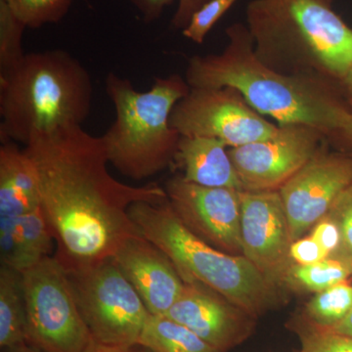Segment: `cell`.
<instances>
[{"label":"cell","instance_id":"f1b7e54d","mask_svg":"<svg viewBox=\"0 0 352 352\" xmlns=\"http://www.w3.org/2000/svg\"><path fill=\"white\" fill-rule=\"evenodd\" d=\"M289 258L296 264L310 265L329 258V254L311 236H308L292 243Z\"/></svg>","mask_w":352,"mask_h":352},{"label":"cell","instance_id":"ffe728a7","mask_svg":"<svg viewBox=\"0 0 352 352\" xmlns=\"http://www.w3.org/2000/svg\"><path fill=\"white\" fill-rule=\"evenodd\" d=\"M352 276V263L339 256H329L310 265L294 263L289 266L284 279L303 291L319 293Z\"/></svg>","mask_w":352,"mask_h":352},{"label":"cell","instance_id":"d6986e66","mask_svg":"<svg viewBox=\"0 0 352 352\" xmlns=\"http://www.w3.org/2000/svg\"><path fill=\"white\" fill-rule=\"evenodd\" d=\"M136 346L153 352H223L166 315L150 314Z\"/></svg>","mask_w":352,"mask_h":352},{"label":"cell","instance_id":"7a4b0ae2","mask_svg":"<svg viewBox=\"0 0 352 352\" xmlns=\"http://www.w3.org/2000/svg\"><path fill=\"white\" fill-rule=\"evenodd\" d=\"M227 44L215 54L189 60L190 87L235 88L252 109L282 124L314 127L329 144L344 151L351 107L340 82L316 75H286L264 66L254 55L247 25L226 29Z\"/></svg>","mask_w":352,"mask_h":352},{"label":"cell","instance_id":"7c38bea8","mask_svg":"<svg viewBox=\"0 0 352 352\" xmlns=\"http://www.w3.org/2000/svg\"><path fill=\"white\" fill-rule=\"evenodd\" d=\"M173 212L191 232L219 251L243 254L238 190L201 186L182 175L164 187Z\"/></svg>","mask_w":352,"mask_h":352},{"label":"cell","instance_id":"277c9868","mask_svg":"<svg viewBox=\"0 0 352 352\" xmlns=\"http://www.w3.org/2000/svg\"><path fill=\"white\" fill-rule=\"evenodd\" d=\"M92 101L91 76L76 58L61 50L25 53L0 78V140L25 146L36 136L82 126Z\"/></svg>","mask_w":352,"mask_h":352},{"label":"cell","instance_id":"44dd1931","mask_svg":"<svg viewBox=\"0 0 352 352\" xmlns=\"http://www.w3.org/2000/svg\"><path fill=\"white\" fill-rule=\"evenodd\" d=\"M19 241L21 272L41 259L52 256L54 234L41 207L19 217Z\"/></svg>","mask_w":352,"mask_h":352},{"label":"cell","instance_id":"4fadbf2b","mask_svg":"<svg viewBox=\"0 0 352 352\" xmlns=\"http://www.w3.org/2000/svg\"><path fill=\"white\" fill-rule=\"evenodd\" d=\"M243 256L276 283L289 268L291 231L279 190L239 192Z\"/></svg>","mask_w":352,"mask_h":352},{"label":"cell","instance_id":"4dcf8cb0","mask_svg":"<svg viewBox=\"0 0 352 352\" xmlns=\"http://www.w3.org/2000/svg\"><path fill=\"white\" fill-rule=\"evenodd\" d=\"M134 347L106 346L94 340L85 352H136Z\"/></svg>","mask_w":352,"mask_h":352},{"label":"cell","instance_id":"7402d4cb","mask_svg":"<svg viewBox=\"0 0 352 352\" xmlns=\"http://www.w3.org/2000/svg\"><path fill=\"white\" fill-rule=\"evenodd\" d=\"M352 309V285L342 282L315 294L307 305L312 325L331 329L344 320Z\"/></svg>","mask_w":352,"mask_h":352},{"label":"cell","instance_id":"cb8c5ba5","mask_svg":"<svg viewBox=\"0 0 352 352\" xmlns=\"http://www.w3.org/2000/svg\"><path fill=\"white\" fill-rule=\"evenodd\" d=\"M11 10L31 29L57 24L68 14L72 0H4Z\"/></svg>","mask_w":352,"mask_h":352},{"label":"cell","instance_id":"484cf974","mask_svg":"<svg viewBox=\"0 0 352 352\" xmlns=\"http://www.w3.org/2000/svg\"><path fill=\"white\" fill-rule=\"evenodd\" d=\"M236 1L237 0H210L194 14L189 24L182 30L183 36L195 43H203L212 27Z\"/></svg>","mask_w":352,"mask_h":352},{"label":"cell","instance_id":"d6a6232c","mask_svg":"<svg viewBox=\"0 0 352 352\" xmlns=\"http://www.w3.org/2000/svg\"><path fill=\"white\" fill-rule=\"evenodd\" d=\"M340 85H342V89H344L349 101H352V67L344 76V80L340 82Z\"/></svg>","mask_w":352,"mask_h":352},{"label":"cell","instance_id":"f546056e","mask_svg":"<svg viewBox=\"0 0 352 352\" xmlns=\"http://www.w3.org/2000/svg\"><path fill=\"white\" fill-rule=\"evenodd\" d=\"M310 236L328 252L329 256L339 252L342 235L337 223L327 215L315 224Z\"/></svg>","mask_w":352,"mask_h":352},{"label":"cell","instance_id":"30bf717a","mask_svg":"<svg viewBox=\"0 0 352 352\" xmlns=\"http://www.w3.org/2000/svg\"><path fill=\"white\" fill-rule=\"evenodd\" d=\"M326 144L327 139L314 127L282 124L274 135L228 153L243 189L267 191L281 188Z\"/></svg>","mask_w":352,"mask_h":352},{"label":"cell","instance_id":"e0dca14e","mask_svg":"<svg viewBox=\"0 0 352 352\" xmlns=\"http://www.w3.org/2000/svg\"><path fill=\"white\" fill-rule=\"evenodd\" d=\"M41 207L38 175L25 149L15 142L0 147V219L19 217Z\"/></svg>","mask_w":352,"mask_h":352},{"label":"cell","instance_id":"836d02e7","mask_svg":"<svg viewBox=\"0 0 352 352\" xmlns=\"http://www.w3.org/2000/svg\"><path fill=\"white\" fill-rule=\"evenodd\" d=\"M2 352H43L38 347L32 346L30 342H25V344H19L10 347V349H2Z\"/></svg>","mask_w":352,"mask_h":352},{"label":"cell","instance_id":"9a60e30c","mask_svg":"<svg viewBox=\"0 0 352 352\" xmlns=\"http://www.w3.org/2000/svg\"><path fill=\"white\" fill-rule=\"evenodd\" d=\"M113 258L150 314L166 315L182 295L185 282L175 264L142 235L127 239Z\"/></svg>","mask_w":352,"mask_h":352},{"label":"cell","instance_id":"8992f818","mask_svg":"<svg viewBox=\"0 0 352 352\" xmlns=\"http://www.w3.org/2000/svg\"><path fill=\"white\" fill-rule=\"evenodd\" d=\"M105 89L116 110L115 122L100 136L109 164L133 180L152 177L175 164L182 135L170 119L175 104L190 91L185 78H156L148 91L140 92L131 80L109 73Z\"/></svg>","mask_w":352,"mask_h":352},{"label":"cell","instance_id":"d4e9b609","mask_svg":"<svg viewBox=\"0 0 352 352\" xmlns=\"http://www.w3.org/2000/svg\"><path fill=\"white\" fill-rule=\"evenodd\" d=\"M132 4L142 16L145 23L154 22L163 13L166 6L173 3L175 0H131ZM210 0H178V6L173 15V27L177 30H184L189 24L194 14L201 8Z\"/></svg>","mask_w":352,"mask_h":352},{"label":"cell","instance_id":"2e32d148","mask_svg":"<svg viewBox=\"0 0 352 352\" xmlns=\"http://www.w3.org/2000/svg\"><path fill=\"white\" fill-rule=\"evenodd\" d=\"M227 146L219 139L182 136L175 164L183 171L186 182L201 186L243 191Z\"/></svg>","mask_w":352,"mask_h":352},{"label":"cell","instance_id":"d590c367","mask_svg":"<svg viewBox=\"0 0 352 352\" xmlns=\"http://www.w3.org/2000/svg\"><path fill=\"white\" fill-rule=\"evenodd\" d=\"M140 347V349H138V351H135L136 352H153L151 351H149V349H145V347L139 346Z\"/></svg>","mask_w":352,"mask_h":352},{"label":"cell","instance_id":"6da1fadb","mask_svg":"<svg viewBox=\"0 0 352 352\" xmlns=\"http://www.w3.org/2000/svg\"><path fill=\"white\" fill-rule=\"evenodd\" d=\"M25 151L38 175L41 207L67 271L112 258L129 238L141 235L129 215L136 201L168 199L155 183L135 187L108 170L101 138L71 126L32 138Z\"/></svg>","mask_w":352,"mask_h":352},{"label":"cell","instance_id":"52a82bcc","mask_svg":"<svg viewBox=\"0 0 352 352\" xmlns=\"http://www.w3.org/2000/svg\"><path fill=\"white\" fill-rule=\"evenodd\" d=\"M67 272L83 321L95 342L106 346H138L150 312L113 256Z\"/></svg>","mask_w":352,"mask_h":352},{"label":"cell","instance_id":"83f0119b","mask_svg":"<svg viewBox=\"0 0 352 352\" xmlns=\"http://www.w3.org/2000/svg\"><path fill=\"white\" fill-rule=\"evenodd\" d=\"M327 217L337 223L342 235L339 252L333 256H339L352 263V183L333 203Z\"/></svg>","mask_w":352,"mask_h":352},{"label":"cell","instance_id":"8fae6325","mask_svg":"<svg viewBox=\"0 0 352 352\" xmlns=\"http://www.w3.org/2000/svg\"><path fill=\"white\" fill-rule=\"evenodd\" d=\"M328 145L279 189L293 242L325 217L352 183L351 153L329 152Z\"/></svg>","mask_w":352,"mask_h":352},{"label":"cell","instance_id":"e575fe53","mask_svg":"<svg viewBox=\"0 0 352 352\" xmlns=\"http://www.w3.org/2000/svg\"><path fill=\"white\" fill-rule=\"evenodd\" d=\"M351 107V119H349V127H347V132L346 136V141H344V151L346 153H351L352 154V101H349Z\"/></svg>","mask_w":352,"mask_h":352},{"label":"cell","instance_id":"4316f807","mask_svg":"<svg viewBox=\"0 0 352 352\" xmlns=\"http://www.w3.org/2000/svg\"><path fill=\"white\" fill-rule=\"evenodd\" d=\"M302 352H352V337L310 326L300 333Z\"/></svg>","mask_w":352,"mask_h":352},{"label":"cell","instance_id":"ac0fdd59","mask_svg":"<svg viewBox=\"0 0 352 352\" xmlns=\"http://www.w3.org/2000/svg\"><path fill=\"white\" fill-rule=\"evenodd\" d=\"M28 342L23 274L6 265L0 266V347L2 349Z\"/></svg>","mask_w":352,"mask_h":352},{"label":"cell","instance_id":"1f68e13d","mask_svg":"<svg viewBox=\"0 0 352 352\" xmlns=\"http://www.w3.org/2000/svg\"><path fill=\"white\" fill-rule=\"evenodd\" d=\"M329 330L335 331V332L344 333V335L352 337V309L344 320L340 321L339 324L333 326V328L329 329Z\"/></svg>","mask_w":352,"mask_h":352},{"label":"cell","instance_id":"5bb4252c","mask_svg":"<svg viewBox=\"0 0 352 352\" xmlns=\"http://www.w3.org/2000/svg\"><path fill=\"white\" fill-rule=\"evenodd\" d=\"M166 317L190 329L208 344L226 352L251 336L254 318L200 282H185Z\"/></svg>","mask_w":352,"mask_h":352},{"label":"cell","instance_id":"5b68a950","mask_svg":"<svg viewBox=\"0 0 352 352\" xmlns=\"http://www.w3.org/2000/svg\"><path fill=\"white\" fill-rule=\"evenodd\" d=\"M129 215L139 233L170 258L184 282H200L256 317L277 302L274 282L240 254L219 251L191 232L168 199L136 201Z\"/></svg>","mask_w":352,"mask_h":352},{"label":"cell","instance_id":"9c48e42d","mask_svg":"<svg viewBox=\"0 0 352 352\" xmlns=\"http://www.w3.org/2000/svg\"><path fill=\"white\" fill-rule=\"evenodd\" d=\"M170 124L182 136L219 139L229 149L263 140L278 131L230 87H190L173 107Z\"/></svg>","mask_w":352,"mask_h":352},{"label":"cell","instance_id":"603a6c76","mask_svg":"<svg viewBox=\"0 0 352 352\" xmlns=\"http://www.w3.org/2000/svg\"><path fill=\"white\" fill-rule=\"evenodd\" d=\"M25 25L0 0V78L13 71L23 61V34Z\"/></svg>","mask_w":352,"mask_h":352},{"label":"cell","instance_id":"ba28073f","mask_svg":"<svg viewBox=\"0 0 352 352\" xmlns=\"http://www.w3.org/2000/svg\"><path fill=\"white\" fill-rule=\"evenodd\" d=\"M28 342L43 352H85L94 342L68 272L55 256L23 271Z\"/></svg>","mask_w":352,"mask_h":352},{"label":"cell","instance_id":"3957f363","mask_svg":"<svg viewBox=\"0 0 352 352\" xmlns=\"http://www.w3.org/2000/svg\"><path fill=\"white\" fill-rule=\"evenodd\" d=\"M245 21L256 58L286 75L342 82L352 67V29L333 0H252Z\"/></svg>","mask_w":352,"mask_h":352}]
</instances>
